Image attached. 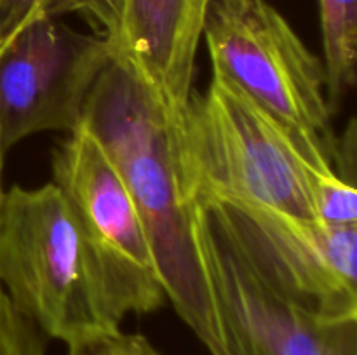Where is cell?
Here are the masks:
<instances>
[{
  "label": "cell",
  "instance_id": "obj_7",
  "mask_svg": "<svg viewBox=\"0 0 357 355\" xmlns=\"http://www.w3.org/2000/svg\"><path fill=\"white\" fill-rule=\"evenodd\" d=\"M110 63V47L96 31L82 33L51 16L24 26L0 51L3 152L40 132L75 131Z\"/></svg>",
  "mask_w": 357,
  "mask_h": 355
},
{
  "label": "cell",
  "instance_id": "obj_1",
  "mask_svg": "<svg viewBox=\"0 0 357 355\" xmlns=\"http://www.w3.org/2000/svg\"><path fill=\"white\" fill-rule=\"evenodd\" d=\"M86 125L124 180L145 225L166 299L211 350L218 333L215 294L180 187L174 127L138 77L112 59L86 108Z\"/></svg>",
  "mask_w": 357,
  "mask_h": 355
},
{
  "label": "cell",
  "instance_id": "obj_6",
  "mask_svg": "<svg viewBox=\"0 0 357 355\" xmlns=\"http://www.w3.org/2000/svg\"><path fill=\"white\" fill-rule=\"evenodd\" d=\"M52 183L75 212L119 315H145L166 299L135 200L96 136L80 124L52 150Z\"/></svg>",
  "mask_w": 357,
  "mask_h": 355
},
{
  "label": "cell",
  "instance_id": "obj_4",
  "mask_svg": "<svg viewBox=\"0 0 357 355\" xmlns=\"http://www.w3.org/2000/svg\"><path fill=\"white\" fill-rule=\"evenodd\" d=\"M202 38L213 73L286 127L326 146L335 160L323 59L268 0H213Z\"/></svg>",
  "mask_w": 357,
  "mask_h": 355
},
{
  "label": "cell",
  "instance_id": "obj_14",
  "mask_svg": "<svg viewBox=\"0 0 357 355\" xmlns=\"http://www.w3.org/2000/svg\"><path fill=\"white\" fill-rule=\"evenodd\" d=\"M3 155H6V152L2 150V146H0V200H2V195H3V188H2V169H3Z\"/></svg>",
  "mask_w": 357,
  "mask_h": 355
},
{
  "label": "cell",
  "instance_id": "obj_9",
  "mask_svg": "<svg viewBox=\"0 0 357 355\" xmlns=\"http://www.w3.org/2000/svg\"><path fill=\"white\" fill-rule=\"evenodd\" d=\"M213 0H72L112 59L131 70L176 127L194 93L195 58Z\"/></svg>",
  "mask_w": 357,
  "mask_h": 355
},
{
  "label": "cell",
  "instance_id": "obj_11",
  "mask_svg": "<svg viewBox=\"0 0 357 355\" xmlns=\"http://www.w3.org/2000/svg\"><path fill=\"white\" fill-rule=\"evenodd\" d=\"M44 334L16 312L0 285V355H45Z\"/></svg>",
  "mask_w": 357,
  "mask_h": 355
},
{
  "label": "cell",
  "instance_id": "obj_2",
  "mask_svg": "<svg viewBox=\"0 0 357 355\" xmlns=\"http://www.w3.org/2000/svg\"><path fill=\"white\" fill-rule=\"evenodd\" d=\"M180 187L188 204L246 205L316 219L312 183L333 153L298 134L211 72L174 127Z\"/></svg>",
  "mask_w": 357,
  "mask_h": 355
},
{
  "label": "cell",
  "instance_id": "obj_3",
  "mask_svg": "<svg viewBox=\"0 0 357 355\" xmlns=\"http://www.w3.org/2000/svg\"><path fill=\"white\" fill-rule=\"evenodd\" d=\"M0 285L17 313L66 347L121 331L75 212L52 181L0 200Z\"/></svg>",
  "mask_w": 357,
  "mask_h": 355
},
{
  "label": "cell",
  "instance_id": "obj_12",
  "mask_svg": "<svg viewBox=\"0 0 357 355\" xmlns=\"http://www.w3.org/2000/svg\"><path fill=\"white\" fill-rule=\"evenodd\" d=\"M72 0H0V51L35 19L59 17Z\"/></svg>",
  "mask_w": 357,
  "mask_h": 355
},
{
  "label": "cell",
  "instance_id": "obj_13",
  "mask_svg": "<svg viewBox=\"0 0 357 355\" xmlns=\"http://www.w3.org/2000/svg\"><path fill=\"white\" fill-rule=\"evenodd\" d=\"M66 355H160L157 348L142 334L124 331L105 334L68 347Z\"/></svg>",
  "mask_w": 357,
  "mask_h": 355
},
{
  "label": "cell",
  "instance_id": "obj_5",
  "mask_svg": "<svg viewBox=\"0 0 357 355\" xmlns=\"http://www.w3.org/2000/svg\"><path fill=\"white\" fill-rule=\"evenodd\" d=\"M194 235L218 315L211 355H357V315L305 305L268 281L204 207Z\"/></svg>",
  "mask_w": 357,
  "mask_h": 355
},
{
  "label": "cell",
  "instance_id": "obj_8",
  "mask_svg": "<svg viewBox=\"0 0 357 355\" xmlns=\"http://www.w3.org/2000/svg\"><path fill=\"white\" fill-rule=\"evenodd\" d=\"M201 207L279 289L321 312L357 315V225L246 205Z\"/></svg>",
  "mask_w": 357,
  "mask_h": 355
},
{
  "label": "cell",
  "instance_id": "obj_10",
  "mask_svg": "<svg viewBox=\"0 0 357 355\" xmlns=\"http://www.w3.org/2000/svg\"><path fill=\"white\" fill-rule=\"evenodd\" d=\"M324 72L331 111L357 80V0H319Z\"/></svg>",
  "mask_w": 357,
  "mask_h": 355
}]
</instances>
